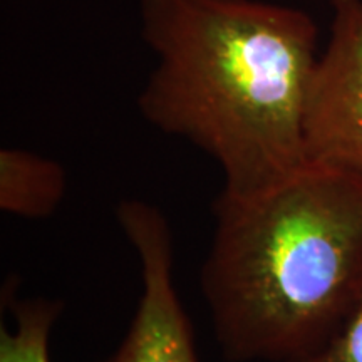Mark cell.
<instances>
[{
	"label": "cell",
	"mask_w": 362,
	"mask_h": 362,
	"mask_svg": "<svg viewBox=\"0 0 362 362\" xmlns=\"http://www.w3.org/2000/svg\"><path fill=\"white\" fill-rule=\"evenodd\" d=\"M66 171L57 161L21 148L0 151V208L29 220L51 216L66 194Z\"/></svg>",
	"instance_id": "5"
},
{
	"label": "cell",
	"mask_w": 362,
	"mask_h": 362,
	"mask_svg": "<svg viewBox=\"0 0 362 362\" xmlns=\"http://www.w3.org/2000/svg\"><path fill=\"white\" fill-rule=\"evenodd\" d=\"M141 34L156 66L139 111L206 153L223 173L221 192H262L307 160L319 59L309 13L265 0H141Z\"/></svg>",
	"instance_id": "1"
},
{
	"label": "cell",
	"mask_w": 362,
	"mask_h": 362,
	"mask_svg": "<svg viewBox=\"0 0 362 362\" xmlns=\"http://www.w3.org/2000/svg\"><path fill=\"white\" fill-rule=\"evenodd\" d=\"M202 292L221 354L291 362L322 344L362 275V176L305 160L252 194L220 192Z\"/></svg>",
	"instance_id": "2"
},
{
	"label": "cell",
	"mask_w": 362,
	"mask_h": 362,
	"mask_svg": "<svg viewBox=\"0 0 362 362\" xmlns=\"http://www.w3.org/2000/svg\"><path fill=\"white\" fill-rule=\"evenodd\" d=\"M116 216L138 255L143 288L124 339L101 362H200L192 322L175 287L168 220L143 200L121 202Z\"/></svg>",
	"instance_id": "3"
},
{
	"label": "cell",
	"mask_w": 362,
	"mask_h": 362,
	"mask_svg": "<svg viewBox=\"0 0 362 362\" xmlns=\"http://www.w3.org/2000/svg\"><path fill=\"white\" fill-rule=\"evenodd\" d=\"M61 310L51 298L13 305V327L0 329V362H51L49 341Z\"/></svg>",
	"instance_id": "6"
},
{
	"label": "cell",
	"mask_w": 362,
	"mask_h": 362,
	"mask_svg": "<svg viewBox=\"0 0 362 362\" xmlns=\"http://www.w3.org/2000/svg\"><path fill=\"white\" fill-rule=\"evenodd\" d=\"M330 7V37L305 101V156L362 176V0Z\"/></svg>",
	"instance_id": "4"
},
{
	"label": "cell",
	"mask_w": 362,
	"mask_h": 362,
	"mask_svg": "<svg viewBox=\"0 0 362 362\" xmlns=\"http://www.w3.org/2000/svg\"><path fill=\"white\" fill-rule=\"evenodd\" d=\"M291 362H362V275L349 305L327 339L309 354Z\"/></svg>",
	"instance_id": "7"
}]
</instances>
